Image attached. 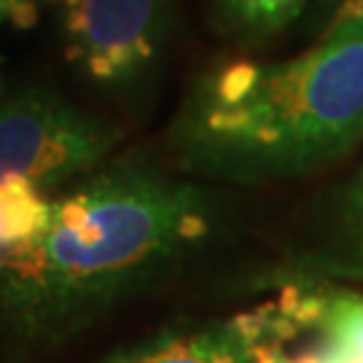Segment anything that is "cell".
<instances>
[{"label": "cell", "instance_id": "cell-11", "mask_svg": "<svg viewBox=\"0 0 363 363\" xmlns=\"http://www.w3.org/2000/svg\"><path fill=\"white\" fill-rule=\"evenodd\" d=\"M328 347V345H325ZM334 350V347H331ZM339 358H342V363H363V352H345V350H337Z\"/></svg>", "mask_w": 363, "mask_h": 363}, {"label": "cell", "instance_id": "cell-3", "mask_svg": "<svg viewBox=\"0 0 363 363\" xmlns=\"http://www.w3.org/2000/svg\"><path fill=\"white\" fill-rule=\"evenodd\" d=\"M113 130L46 91H27L0 108V178L25 175L46 189L103 162Z\"/></svg>", "mask_w": 363, "mask_h": 363}, {"label": "cell", "instance_id": "cell-7", "mask_svg": "<svg viewBox=\"0 0 363 363\" xmlns=\"http://www.w3.org/2000/svg\"><path fill=\"white\" fill-rule=\"evenodd\" d=\"M52 216V202L25 175L0 178V253L38 237Z\"/></svg>", "mask_w": 363, "mask_h": 363}, {"label": "cell", "instance_id": "cell-1", "mask_svg": "<svg viewBox=\"0 0 363 363\" xmlns=\"http://www.w3.org/2000/svg\"><path fill=\"white\" fill-rule=\"evenodd\" d=\"M363 143V0H342L307 52L226 62L196 81L172 145L191 172L272 181L320 169Z\"/></svg>", "mask_w": 363, "mask_h": 363}, {"label": "cell", "instance_id": "cell-9", "mask_svg": "<svg viewBox=\"0 0 363 363\" xmlns=\"http://www.w3.org/2000/svg\"><path fill=\"white\" fill-rule=\"evenodd\" d=\"M315 328L320 331V345L345 352H363V296L328 294L323 318Z\"/></svg>", "mask_w": 363, "mask_h": 363}, {"label": "cell", "instance_id": "cell-10", "mask_svg": "<svg viewBox=\"0 0 363 363\" xmlns=\"http://www.w3.org/2000/svg\"><path fill=\"white\" fill-rule=\"evenodd\" d=\"M35 16L33 0H0V22L13 19L16 25H30Z\"/></svg>", "mask_w": 363, "mask_h": 363}, {"label": "cell", "instance_id": "cell-2", "mask_svg": "<svg viewBox=\"0 0 363 363\" xmlns=\"http://www.w3.org/2000/svg\"><path fill=\"white\" fill-rule=\"evenodd\" d=\"M210 234L199 189L159 172H100L52 202L46 229L0 253V310L22 334L89 320L135 294Z\"/></svg>", "mask_w": 363, "mask_h": 363}, {"label": "cell", "instance_id": "cell-5", "mask_svg": "<svg viewBox=\"0 0 363 363\" xmlns=\"http://www.w3.org/2000/svg\"><path fill=\"white\" fill-rule=\"evenodd\" d=\"M111 363H250V345L234 320L151 339Z\"/></svg>", "mask_w": 363, "mask_h": 363}, {"label": "cell", "instance_id": "cell-6", "mask_svg": "<svg viewBox=\"0 0 363 363\" xmlns=\"http://www.w3.org/2000/svg\"><path fill=\"white\" fill-rule=\"evenodd\" d=\"M310 264L318 272L363 280V167L339 194L325 242Z\"/></svg>", "mask_w": 363, "mask_h": 363}, {"label": "cell", "instance_id": "cell-8", "mask_svg": "<svg viewBox=\"0 0 363 363\" xmlns=\"http://www.w3.org/2000/svg\"><path fill=\"white\" fill-rule=\"evenodd\" d=\"M312 0H213L220 22L242 40L269 38L294 25Z\"/></svg>", "mask_w": 363, "mask_h": 363}, {"label": "cell", "instance_id": "cell-4", "mask_svg": "<svg viewBox=\"0 0 363 363\" xmlns=\"http://www.w3.org/2000/svg\"><path fill=\"white\" fill-rule=\"evenodd\" d=\"M67 60L91 81L124 86L154 65L169 0H60Z\"/></svg>", "mask_w": 363, "mask_h": 363}]
</instances>
